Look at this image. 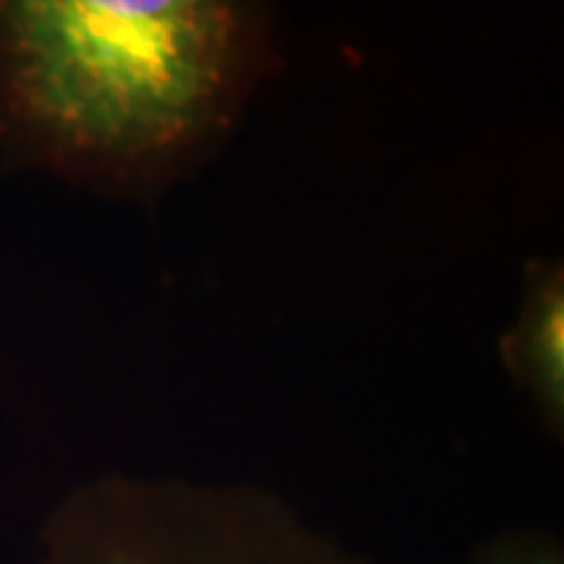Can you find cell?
<instances>
[{
	"instance_id": "1",
	"label": "cell",
	"mask_w": 564,
	"mask_h": 564,
	"mask_svg": "<svg viewBox=\"0 0 564 564\" xmlns=\"http://www.w3.org/2000/svg\"><path fill=\"white\" fill-rule=\"evenodd\" d=\"M272 19L249 0L0 3V131L34 162L158 199L243 118Z\"/></svg>"
},
{
	"instance_id": "2",
	"label": "cell",
	"mask_w": 564,
	"mask_h": 564,
	"mask_svg": "<svg viewBox=\"0 0 564 564\" xmlns=\"http://www.w3.org/2000/svg\"><path fill=\"white\" fill-rule=\"evenodd\" d=\"M32 564H371L264 486L105 476L63 502Z\"/></svg>"
},
{
	"instance_id": "3",
	"label": "cell",
	"mask_w": 564,
	"mask_h": 564,
	"mask_svg": "<svg viewBox=\"0 0 564 564\" xmlns=\"http://www.w3.org/2000/svg\"><path fill=\"white\" fill-rule=\"evenodd\" d=\"M499 358L512 384L531 400L544 429L564 436V264L531 259L523 299L499 340Z\"/></svg>"
},
{
	"instance_id": "4",
	"label": "cell",
	"mask_w": 564,
	"mask_h": 564,
	"mask_svg": "<svg viewBox=\"0 0 564 564\" xmlns=\"http://www.w3.org/2000/svg\"><path fill=\"white\" fill-rule=\"evenodd\" d=\"M460 564H564V546L546 531H507L481 541Z\"/></svg>"
}]
</instances>
